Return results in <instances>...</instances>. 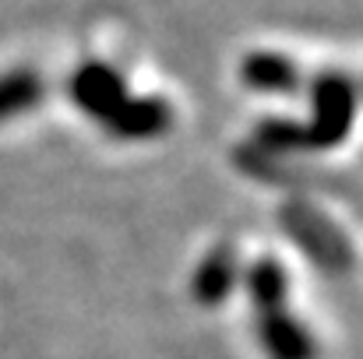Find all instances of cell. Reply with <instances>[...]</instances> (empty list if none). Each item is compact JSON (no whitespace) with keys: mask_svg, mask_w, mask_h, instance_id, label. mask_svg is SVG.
Returning <instances> with one entry per match:
<instances>
[{"mask_svg":"<svg viewBox=\"0 0 363 359\" xmlns=\"http://www.w3.org/2000/svg\"><path fill=\"white\" fill-rule=\"evenodd\" d=\"M169 120H173V110L159 96H138V99L127 96L121 106L103 120V127L121 141H148V137L166 134Z\"/></svg>","mask_w":363,"mask_h":359,"instance_id":"obj_3","label":"cell"},{"mask_svg":"<svg viewBox=\"0 0 363 359\" xmlns=\"http://www.w3.org/2000/svg\"><path fill=\"white\" fill-rule=\"evenodd\" d=\"M43 103V78L28 67L0 74V123L18 113H28Z\"/></svg>","mask_w":363,"mask_h":359,"instance_id":"obj_9","label":"cell"},{"mask_svg":"<svg viewBox=\"0 0 363 359\" xmlns=\"http://www.w3.org/2000/svg\"><path fill=\"white\" fill-rule=\"evenodd\" d=\"M311 103H314V117L307 127V141L311 148H335L350 137L353 117H357V85L346 74H321L311 85Z\"/></svg>","mask_w":363,"mask_h":359,"instance_id":"obj_1","label":"cell"},{"mask_svg":"<svg viewBox=\"0 0 363 359\" xmlns=\"http://www.w3.org/2000/svg\"><path fill=\"white\" fill-rule=\"evenodd\" d=\"M257 335L268 359H314V338L311 331L289 317L286 310L257 314Z\"/></svg>","mask_w":363,"mask_h":359,"instance_id":"obj_6","label":"cell"},{"mask_svg":"<svg viewBox=\"0 0 363 359\" xmlns=\"http://www.w3.org/2000/svg\"><path fill=\"white\" fill-rule=\"evenodd\" d=\"M254 141L268 152V155H286V152H307L311 141H307V127L300 120L289 117H268L257 123L254 130Z\"/></svg>","mask_w":363,"mask_h":359,"instance_id":"obj_10","label":"cell"},{"mask_svg":"<svg viewBox=\"0 0 363 359\" xmlns=\"http://www.w3.org/2000/svg\"><path fill=\"white\" fill-rule=\"evenodd\" d=\"M237 278H240V268H237L233 250H212L191 278V296L201 307H223L230 292L237 289Z\"/></svg>","mask_w":363,"mask_h":359,"instance_id":"obj_7","label":"cell"},{"mask_svg":"<svg viewBox=\"0 0 363 359\" xmlns=\"http://www.w3.org/2000/svg\"><path fill=\"white\" fill-rule=\"evenodd\" d=\"M282 219H286L289 233L296 237V243H300L314 261H321L325 268H346L350 250L342 246L339 233H335L325 219H318V215H314L311 208H303V205H289Z\"/></svg>","mask_w":363,"mask_h":359,"instance_id":"obj_4","label":"cell"},{"mask_svg":"<svg viewBox=\"0 0 363 359\" xmlns=\"http://www.w3.org/2000/svg\"><path fill=\"white\" fill-rule=\"evenodd\" d=\"M67 92H71V103L82 113H89L92 120L103 123L127 99V81L117 67H110L103 60H89L71 74Z\"/></svg>","mask_w":363,"mask_h":359,"instance_id":"obj_2","label":"cell"},{"mask_svg":"<svg viewBox=\"0 0 363 359\" xmlns=\"http://www.w3.org/2000/svg\"><path fill=\"white\" fill-rule=\"evenodd\" d=\"M240 81L254 92H268V96H286L300 89V67L296 60L275 53V50H254L240 60Z\"/></svg>","mask_w":363,"mask_h":359,"instance_id":"obj_5","label":"cell"},{"mask_svg":"<svg viewBox=\"0 0 363 359\" xmlns=\"http://www.w3.org/2000/svg\"><path fill=\"white\" fill-rule=\"evenodd\" d=\"M247 296L250 303L257 307V314H268V310H286V289H289V278H286V268L275 261V257H261L247 268Z\"/></svg>","mask_w":363,"mask_h":359,"instance_id":"obj_8","label":"cell"}]
</instances>
